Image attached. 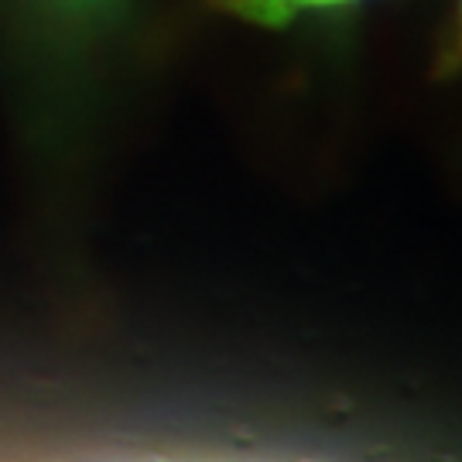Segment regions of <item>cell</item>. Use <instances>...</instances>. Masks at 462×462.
Listing matches in <instances>:
<instances>
[{"instance_id":"1","label":"cell","mask_w":462,"mask_h":462,"mask_svg":"<svg viewBox=\"0 0 462 462\" xmlns=\"http://www.w3.org/2000/svg\"><path fill=\"white\" fill-rule=\"evenodd\" d=\"M21 7L49 49L83 51L127 21L134 0H21Z\"/></svg>"},{"instance_id":"2","label":"cell","mask_w":462,"mask_h":462,"mask_svg":"<svg viewBox=\"0 0 462 462\" xmlns=\"http://www.w3.org/2000/svg\"><path fill=\"white\" fill-rule=\"evenodd\" d=\"M349 4H360V0H213V7L257 28H288L295 17L309 11H332Z\"/></svg>"},{"instance_id":"3","label":"cell","mask_w":462,"mask_h":462,"mask_svg":"<svg viewBox=\"0 0 462 462\" xmlns=\"http://www.w3.org/2000/svg\"><path fill=\"white\" fill-rule=\"evenodd\" d=\"M459 4V51H462V0H456Z\"/></svg>"}]
</instances>
